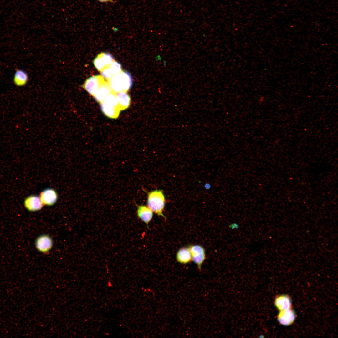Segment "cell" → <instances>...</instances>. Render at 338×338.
<instances>
[{"label":"cell","mask_w":338,"mask_h":338,"mask_svg":"<svg viewBox=\"0 0 338 338\" xmlns=\"http://www.w3.org/2000/svg\"><path fill=\"white\" fill-rule=\"evenodd\" d=\"M107 81L112 90L115 93L127 92L133 84V79L130 74L122 70L119 74L113 75Z\"/></svg>","instance_id":"cell-1"},{"label":"cell","mask_w":338,"mask_h":338,"mask_svg":"<svg viewBox=\"0 0 338 338\" xmlns=\"http://www.w3.org/2000/svg\"><path fill=\"white\" fill-rule=\"evenodd\" d=\"M165 204V197L162 190H156L148 192L147 207L158 215L166 219L163 214Z\"/></svg>","instance_id":"cell-2"},{"label":"cell","mask_w":338,"mask_h":338,"mask_svg":"<svg viewBox=\"0 0 338 338\" xmlns=\"http://www.w3.org/2000/svg\"><path fill=\"white\" fill-rule=\"evenodd\" d=\"M105 81L100 75L92 76L86 80L82 87L90 95L94 97L100 85Z\"/></svg>","instance_id":"cell-3"},{"label":"cell","mask_w":338,"mask_h":338,"mask_svg":"<svg viewBox=\"0 0 338 338\" xmlns=\"http://www.w3.org/2000/svg\"><path fill=\"white\" fill-rule=\"evenodd\" d=\"M188 248L191 253L192 260L197 265L198 269L201 270L202 265L206 259L204 248L202 246L198 245H190Z\"/></svg>","instance_id":"cell-4"},{"label":"cell","mask_w":338,"mask_h":338,"mask_svg":"<svg viewBox=\"0 0 338 338\" xmlns=\"http://www.w3.org/2000/svg\"><path fill=\"white\" fill-rule=\"evenodd\" d=\"M35 245L37 250L40 252L43 253H48L52 248L53 240L49 236L43 234L37 238Z\"/></svg>","instance_id":"cell-5"},{"label":"cell","mask_w":338,"mask_h":338,"mask_svg":"<svg viewBox=\"0 0 338 338\" xmlns=\"http://www.w3.org/2000/svg\"><path fill=\"white\" fill-rule=\"evenodd\" d=\"M39 197L44 205L51 206L56 202L58 194L54 189L47 188L40 193Z\"/></svg>","instance_id":"cell-6"},{"label":"cell","mask_w":338,"mask_h":338,"mask_svg":"<svg viewBox=\"0 0 338 338\" xmlns=\"http://www.w3.org/2000/svg\"><path fill=\"white\" fill-rule=\"evenodd\" d=\"M24 204L25 207L31 212L39 210L44 205L39 197L36 195H31L25 199Z\"/></svg>","instance_id":"cell-7"},{"label":"cell","mask_w":338,"mask_h":338,"mask_svg":"<svg viewBox=\"0 0 338 338\" xmlns=\"http://www.w3.org/2000/svg\"><path fill=\"white\" fill-rule=\"evenodd\" d=\"M295 315L294 311L290 309L280 311L278 315L279 322L284 325H289L294 321Z\"/></svg>","instance_id":"cell-8"},{"label":"cell","mask_w":338,"mask_h":338,"mask_svg":"<svg viewBox=\"0 0 338 338\" xmlns=\"http://www.w3.org/2000/svg\"><path fill=\"white\" fill-rule=\"evenodd\" d=\"M137 216L147 225L148 228V224L153 216L152 211L148 207L141 205H137Z\"/></svg>","instance_id":"cell-9"},{"label":"cell","mask_w":338,"mask_h":338,"mask_svg":"<svg viewBox=\"0 0 338 338\" xmlns=\"http://www.w3.org/2000/svg\"><path fill=\"white\" fill-rule=\"evenodd\" d=\"M112 91L107 81L105 80L100 85L94 97L97 102L100 103Z\"/></svg>","instance_id":"cell-10"},{"label":"cell","mask_w":338,"mask_h":338,"mask_svg":"<svg viewBox=\"0 0 338 338\" xmlns=\"http://www.w3.org/2000/svg\"><path fill=\"white\" fill-rule=\"evenodd\" d=\"M100 104L102 111L107 117L115 119L118 117L120 111L119 108L109 105L104 101Z\"/></svg>","instance_id":"cell-11"},{"label":"cell","mask_w":338,"mask_h":338,"mask_svg":"<svg viewBox=\"0 0 338 338\" xmlns=\"http://www.w3.org/2000/svg\"><path fill=\"white\" fill-rule=\"evenodd\" d=\"M28 80V76L26 72L20 69L16 70L13 78V82L15 85L19 87L23 86Z\"/></svg>","instance_id":"cell-12"},{"label":"cell","mask_w":338,"mask_h":338,"mask_svg":"<svg viewBox=\"0 0 338 338\" xmlns=\"http://www.w3.org/2000/svg\"><path fill=\"white\" fill-rule=\"evenodd\" d=\"M176 258L177 261L181 264H186L190 262L192 260V256L188 247L180 248L176 254Z\"/></svg>","instance_id":"cell-13"},{"label":"cell","mask_w":338,"mask_h":338,"mask_svg":"<svg viewBox=\"0 0 338 338\" xmlns=\"http://www.w3.org/2000/svg\"><path fill=\"white\" fill-rule=\"evenodd\" d=\"M116 93L120 111L128 108L130 104L131 98L127 92L121 91Z\"/></svg>","instance_id":"cell-14"},{"label":"cell","mask_w":338,"mask_h":338,"mask_svg":"<svg viewBox=\"0 0 338 338\" xmlns=\"http://www.w3.org/2000/svg\"><path fill=\"white\" fill-rule=\"evenodd\" d=\"M275 305L280 311L290 309L291 303L290 298L287 295H282L275 299Z\"/></svg>","instance_id":"cell-15"},{"label":"cell","mask_w":338,"mask_h":338,"mask_svg":"<svg viewBox=\"0 0 338 338\" xmlns=\"http://www.w3.org/2000/svg\"><path fill=\"white\" fill-rule=\"evenodd\" d=\"M94 64L98 70L102 71L106 66L100 53L99 54L93 61Z\"/></svg>","instance_id":"cell-16"},{"label":"cell","mask_w":338,"mask_h":338,"mask_svg":"<svg viewBox=\"0 0 338 338\" xmlns=\"http://www.w3.org/2000/svg\"><path fill=\"white\" fill-rule=\"evenodd\" d=\"M110 68L114 75L119 74L122 71L121 64L115 60L110 64Z\"/></svg>","instance_id":"cell-17"},{"label":"cell","mask_w":338,"mask_h":338,"mask_svg":"<svg viewBox=\"0 0 338 338\" xmlns=\"http://www.w3.org/2000/svg\"><path fill=\"white\" fill-rule=\"evenodd\" d=\"M100 54L105 65L109 66L114 60L112 55L108 53L102 52Z\"/></svg>","instance_id":"cell-18"},{"label":"cell","mask_w":338,"mask_h":338,"mask_svg":"<svg viewBox=\"0 0 338 338\" xmlns=\"http://www.w3.org/2000/svg\"><path fill=\"white\" fill-rule=\"evenodd\" d=\"M101 76L105 79L108 80L110 79L113 75L110 68L109 66H106L101 71Z\"/></svg>","instance_id":"cell-19"},{"label":"cell","mask_w":338,"mask_h":338,"mask_svg":"<svg viewBox=\"0 0 338 338\" xmlns=\"http://www.w3.org/2000/svg\"><path fill=\"white\" fill-rule=\"evenodd\" d=\"M99 0L100 1H101V2H107V1H110L111 0Z\"/></svg>","instance_id":"cell-20"}]
</instances>
